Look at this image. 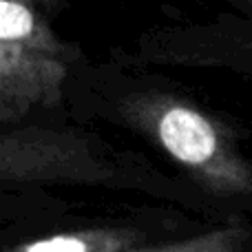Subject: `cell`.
Listing matches in <instances>:
<instances>
[{"instance_id":"1","label":"cell","mask_w":252,"mask_h":252,"mask_svg":"<svg viewBox=\"0 0 252 252\" xmlns=\"http://www.w3.org/2000/svg\"><path fill=\"white\" fill-rule=\"evenodd\" d=\"M97 91L118 120L146 133L217 197L252 195V166L213 115L188 97L122 71H100Z\"/></svg>"},{"instance_id":"2","label":"cell","mask_w":252,"mask_h":252,"mask_svg":"<svg viewBox=\"0 0 252 252\" xmlns=\"http://www.w3.org/2000/svg\"><path fill=\"white\" fill-rule=\"evenodd\" d=\"M60 0H0V122L60 106L80 47L53 29Z\"/></svg>"},{"instance_id":"3","label":"cell","mask_w":252,"mask_h":252,"mask_svg":"<svg viewBox=\"0 0 252 252\" xmlns=\"http://www.w3.org/2000/svg\"><path fill=\"white\" fill-rule=\"evenodd\" d=\"M95 159L89 137L75 130L42 126L4 128L0 142L2 184H27L44 179H102L104 173Z\"/></svg>"},{"instance_id":"4","label":"cell","mask_w":252,"mask_h":252,"mask_svg":"<svg viewBox=\"0 0 252 252\" xmlns=\"http://www.w3.org/2000/svg\"><path fill=\"white\" fill-rule=\"evenodd\" d=\"M139 237L122 228H91V230L58 232L33 239L7 252H124L137 244Z\"/></svg>"},{"instance_id":"5","label":"cell","mask_w":252,"mask_h":252,"mask_svg":"<svg viewBox=\"0 0 252 252\" xmlns=\"http://www.w3.org/2000/svg\"><path fill=\"white\" fill-rule=\"evenodd\" d=\"M248 232L244 228H219L204 235L190 237L175 244L157 246V248H144V250H124V252H241L246 244Z\"/></svg>"},{"instance_id":"6","label":"cell","mask_w":252,"mask_h":252,"mask_svg":"<svg viewBox=\"0 0 252 252\" xmlns=\"http://www.w3.org/2000/svg\"><path fill=\"white\" fill-rule=\"evenodd\" d=\"M235 11L246 13V16H252V0H226Z\"/></svg>"}]
</instances>
